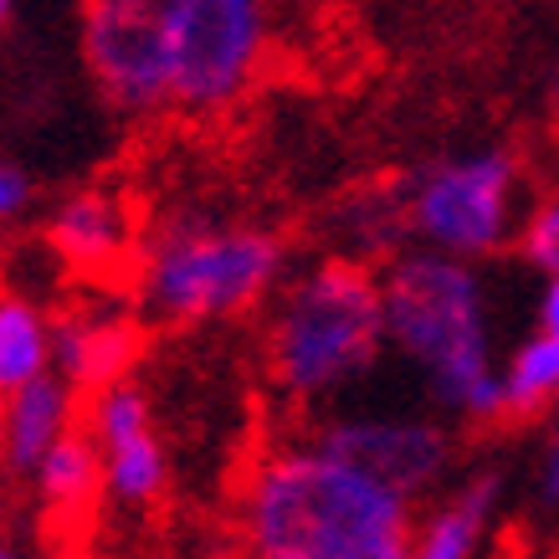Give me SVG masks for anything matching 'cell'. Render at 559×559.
Wrapping results in <instances>:
<instances>
[{
	"label": "cell",
	"instance_id": "obj_1",
	"mask_svg": "<svg viewBox=\"0 0 559 559\" xmlns=\"http://www.w3.org/2000/svg\"><path fill=\"white\" fill-rule=\"evenodd\" d=\"M241 539L252 559H406L411 498L319 441L283 447L241 483Z\"/></svg>",
	"mask_w": 559,
	"mask_h": 559
},
{
	"label": "cell",
	"instance_id": "obj_2",
	"mask_svg": "<svg viewBox=\"0 0 559 559\" xmlns=\"http://www.w3.org/2000/svg\"><path fill=\"white\" fill-rule=\"evenodd\" d=\"M380 304L385 344L421 374L441 411L462 421H503L488 293L467 257L437 247L401 252L380 277Z\"/></svg>",
	"mask_w": 559,
	"mask_h": 559
},
{
	"label": "cell",
	"instance_id": "obj_3",
	"mask_svg": "<svg viewBox=\"0 0 559 559\" xmlns=\"http://www.w3.org/2000/svg\"><path fill=\"white\" fill-rule=\"evenodd\" d=\"M385 304L365 262L329 257L293 277L267 323V374L288 401H329L380 365Z\"/></svg>",
	"mask_w": 559,
	"mask_h": 559
},
{
	"label": "cell",
	"instance_id": "obj_4",
	"mask_svg": "<svg viewBox=\"0 0 559 559\" xmlns=\"http://www.w3.org/2000/svg\"><path fill=\"white\" fill-rule=\"evenodd\" d=\"M283 241L267 226L170 216L139 252V304L159 323H216L257 308L283 283Z\"/></svg>",
	"mask_w": 559,
	"mask_h": 559
},
{
	"label": "cell",
	"instance_id": "obj_5",
	"mask_svg": "<svg viewBox=\"0 0 559 559\" xmlns=\"http://www.w3.org/2000/svg\"><path fill=\"white\" fill-rule=\"evenodd\" d=\"M170 108L221 114L257 83L272 47V0H159Z\"/></svg>",
	"mask_w": 559,
	"mask_h": 559
},
{
	"label": "cell",
	"instance_id": "obj_6",
	"mask_svg": "<svg viewBox=\"0 0 559 559\" xmlns=\"http://www.w3.org/2000/svg\"><path fill=\"white\" fill-rule=\"evenodd\" d=\"M406 226L447 257H492L519 237V165L509 150H473L426 165L406 190Z\"/></svg>",
	"mask_w": 559,
	"mask_h": 559
},
{
	"label": "cell",
	"instance_id": "obj_7",
	"mask_svg": "<svg viewBox=\"0 0 559 559\" xmlns=\"http://www.w3.org/2000/svg\"><path fill=\"white\" fill-rule=\"evenodd\" d=\"M83 62L98 93L129 119L170 108V62L154 5L87 0L83 5Z\"/></svg>",
	"mask_w": 559,
	"mask_h": 559
},
{
	"label": "cell",
	"instance_id": "obj_8",
	"mask_svg": "<svg viewBox=\"0 0 559 559\" xmlns=\"http://www.w3.org/2000/svg\"><path fill=\"white\" fill-rule=\"evenodd\" d=\"M87 437L103 462V498L123 513L154 509L170 483V457L154 431L150 395L134 380H114L87 395Z\"/></svg>",
	"mask_w": 559,
	"mask_h": 559
},
{
	"label": "cell",
	"instance_id": "obj_9",
	"mask_svg": "<svg viewBox=\"0 0 559 559\" xmlns=\"http://www.w3.org/2000/svg\"><path fill=\"white\" fill-rule=\"evenodd\" d=\"M323 452L355 462L359 473L385 483L401 498H426L447 477L452 462V437L447 426L426 421V416H340L313 437Z\"/></svg>",
	"mask_w": 559,
	"mask_h": 559
},
{
	"label": "cell",
	"instance_id": "obj_10",
	"mask_svg": "<svg viewBox=\"0 0 559 559\" xmlns=\"http://www.w3.org/2000/svg\"><path fill=\"white\" fill-rule=\"evenodd\" d=\"M139 349H144V323L129 308L83 304L51 319V370L62 374L78 395L129 380Z\"/></svg>",
	"mask_w": 559,
	"mask_h": 559
},
{
	"label": "cell",
	"instance_id": "obj_11",
	"mask_svg": "<svg viewBox=\"0 0 559 559\" xmlns=\"http://www.w3.org/2000/svg\"><path fill=\"white\" fill-rule=\"evenodd\" d=\"M51 257L68 262L83 277H108L134 262V221L129 205L108 190H78L57 205V216L47 226Z\"/></svg>",
	"mask_w": 559,
	"mask_h": 559
},
{
	"label": "cell",
	"instance_id": "obj_12",
	"mask_svg": "<svg viewBox=\"0 0 559 559\" xmlns=\"http://www.w3.org/2000/svg\"><path fill=\"white\" fill-rule=\"evenodd\" d=\"M72 426H78V390L57 370L16 385L11 395H0V467L32 477V467Z\"/></svg>",
	"mask_w": 559,
	"mask_h": 559
},
{
	"label": "cell",
	"instance_id": "obj_13",
	"mask_svg": "<svg viewBox=\"0 0 559 559\" xmlns=\"http://www.w3.org/2000/svg\"><path fill=\"white\" fill-rule=\"evenodd\" d=\"M32 488H36V503L47 513L51 528H72L83 524L87 513L98 509L103 498V462H98V447L87 437V426H72L68 437L51 447L47 457L32 467Z\"/></svg>",
	"mask_w": 559,
	"mask_h": 559
},
{
	"label": "cell",
	"instance_id": "obj_14",
	"mask_svg": "<svg viewBox=\"0 0 559 559\" xmlns=\"http://www.w3.org/2000/svg\"><path fill=\"white\" fill-rule=\"evenodd\" d=\"M492 503H498V483L492 477H477L462 492H452L447 503L426 513L421 524H411L406 559H477Z\"/></svg>",
	"mask_w": 559,
	"mask_h": 559
},
{
	"label": "cell",
	"instance_id": "obj_15",
	"mask_svg": "<svg viewBox=\"0 0 559 559\" xmlns=\"http://www.w3.org/2000/svg\"><path fill=\"white\" fill-rule=\"evenodd\" d=\"M51 370V319L32 298L0 293V395Z\"/></svg>",
	"mask_w": 559,
	"mask_h": 559
},
{
	"label": "cell",
	"instance_id": "obj_16",
	"mask_svg": "<svg viewBox=\"0 0 559 559\" xmlns=\"http://www.w3.org/2000/svg\"><path fill=\"white\" fill-rule=\"evenodd\" d=\"M498 401H503V421H524L539 416L544 406L559 401V340L534 334L498 365Z\"/></svg>",
	"mask_w": 559,
	"mask_h": 559
},
{
	"label": "cell",
	"instance_id": "obj_17",
	"mask_svg": "<svg viewBox=\"0 0 559 559\" xmlns=\"http://www.w3.org/2000/svg\"><path fill=\"white\" fill-rule=\"evenodd\" d=\"M519 241H524V257L544 277H555L559 272V195H549L544 205L528 211V221L519 226Z\"/></svg>",
	"mask_w": 559,
	"mask_h": 559
},
{
	"label": "cell",
	"instance_id": "obj_18",
	"mask_svg": "<svg viewBox=\"0 0 559 559\" xmlns=\"http://www.w3.org/2000/svg\"><path fill=\"white\" fill-rule=\"evenodd\" d=\"M26 201H32V180H26L16 165H5V159H0V226H5V221H16L21 211H26Z\"/></svg>",
	"mask_w": 559,
	"mask_h": 559
},
{
	"label": "cell",
	"instance_id": "obj_19",
	"mask_svg": "<svg viewBox=\"0 0 559 559\" xmlns=\"http://www.w3.org/2000/svg\"><path fill=\"white\" fill-rule=\"evenodd\" d=\"M539 329L549 340H559V272L544 283V298H539Z\"/></svg>",
	"mask_w": 559,
	"mask_h": 559
},
{
	"label": "cell",
	"instance_id": "obj_20",
	"mask_svg": "<svg viewBox=\"0 0 559 559\" xmlns=\"http://www.w3.org/2000/svg\"><path fill=\"white\" fill-rule=\"evenodd\" d=\"M544 503H559V416H555V441L544 457Z\"/></svg>",
	"mask_w": 559,
	"mask_h": 559
},
{
	"label": "cell",
	"instance_id": "obj_21",
	"mask_svg": "<svg viewBox=\"0 0 559 559\" xmlns=\"http://www.w3.org/2000/svg\"><path fill=\"white\" fill-rule=\"evenodd\" d=\"M0 559H26V555H21L16 544H0Z\"/></svg>",
	"mask_w": 559,
	"mask_h": 559
},
{
	"label": "cell",
	"instance_id": "obj_22",
	"mask_svg": "<svg viewBox=\"0 0 559 559\" xmlns=\"http://www.w3.org/2000/svg\"><path fill=\"white\" fill-rule=\"evenodd\" d=\"M5 16H11V0H0V26H5Z\"/></svg>",
	"mask_w": 559,
	"mask_h": 559
},
{
	"label": "cell",
	"instance_id": "obj_23",
	"mask_svg": "<svg viewBox=\"0 0 559 559\" xmlns=\"http://www.w3.org/2000/svg\"><path fill=\"white\" fill-rule=\"evenodd\" d=\"M119 5H159V0H119Z\"/></svg>",
	"mask_w": 559,
	"mask_h": 559
},
{
	"label": "cell",
	"instance_id": "obj_24",
	"mask_svg": "<svg viewBox=\"0 0 559 559\" xmlns=\"http://www.w3.org/2000/svg\"><path fill=\"white\" fill-rule=\"evenodd\" d=\"M247 559H252V555H247Z\"/></svg>",
	"mask_w": 559,
	"mask_h": 559
}]
</instances>
